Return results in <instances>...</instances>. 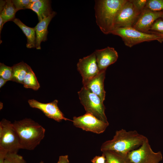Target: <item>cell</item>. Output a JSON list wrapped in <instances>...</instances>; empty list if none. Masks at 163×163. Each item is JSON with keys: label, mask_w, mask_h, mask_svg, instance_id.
<instances>
[{"label": "cell", "mask_w": 163, "mask_h": 163, "mask_svg": "<svg viewBox=\"0 0 163 163\" xmlns=\"http://www.w3.org/2000/svg\"><path fill=\"white\" fill-rule=\"evenodd\" d=\"M12 2L17 11L27 9L30 4V0H12Z\"/></svg>", "instance_id": "cell-25"}, {"label": "cell", "mask_w": 163, "mask_h": 163, "mask_svg": "<svg viewBox=\"0 0 163 163\" xmlns=\"http://www.w3.org/2000/svg\"><path fill=\"white\" fill-rule=\"evenodd\" d=\"M92 163H104L106 161L105 156L102 154L101 156H96L91 160Z\"/></svg>", "instance_id": "cell-28"}, {"label": "cell", "mask_w": 163, "mask_h": 163, "mask_svg": "<svg viewBox=\"0 0 163 163\" xmlns=\"http://www.w3.org/2000/svg\"><path fill=\"white\" fill-rule=\"evenodd\" d=\"M39 163H43V161H40V162H39Z\"/></svg>", "instance_id": "cell-36"}, {"label": "cell", "mask_w": 163, "mask_h": 163, "mask_svg": "<svg viewBox=\"0 0 163 163\" xmlns=\"http://www.w3.org/2000/svg\"><path fill=\"white\" fill-rule=\"evenodd\" d=\"M0 76L7 81H12L13 76L12 67L8 66L4 63H0Z\"/></svg>", "instance_id": "cell-22"}, {"label": "cell", "mask_w": 163, "mask_h": 163, "mask_svg": "<svg viewBox=\"0 0 163 163\" xmlns=\"http://www.w3.org/2000/svg\"><path fill=\"white\" fill-rule=\"evenodd\" d=\"M39 0H30V3H35L38 1Z\"/></svg>", "instance_id": "cell-34"}, {"label": "cell", "mask_w": 163, "mask_h": 163, "mask_svg": "<svg viewBox=\"0 0 163 163\" xmlns=\"http://www.w3.org/2000/svg\"><path fill=\"white\" fill-rule=\"evenodd\" d=\"M94 52L100 72L106 71L107 67L115 62L118 57L117 51L113 48L109 46L96 50Z\"/></svg>", "instance_id": "cell-13"}, {"label": "cell", "mask_w": 163, "mask_h": 163, "mask_svg": "<svg viewBox=\"0 0 163 163\" xmlns=\"http://www.w3.org/2000/svg\"><path fill=\"white\" fill-rule=\"evenodd\" d=\"M7 81L2 77H0V88H1Z\"/></svg>", "instance_id": "cell-31"}, {"label": "cell", "mask_w": 163, "mask_h": 163, "mask_svg": "<svg viewBox=\"0 0 163 163\" xmlns=\"http://www.w3.org/2000/svg\"><path fill=\"white\" fill-rule=\"evenodd\" d=\"M147 139L136 130L127 131L122 129L116 132L112 139L102 144L101 150L102 152L111 151L127 155L130 152L140 147Z\"/></svg>", "instance_id": "cell-1"}, {"label": "cell", "mask_w": 163, "mask_h": 163, "mask_svg": "<svg viewBox=\"0 0 163 163\" xmlns=\"http://www.w3.org/2000/svg\"><path fill=\"white\" fill-rule=\"evenodd\" d=\"M6 3V1L0 0V12L2 11Z\"/></svg>", "instance_id": "cell-32"}, {"label": "cell", "mask_w": 163, "mask_h": 163, "mask_svg": "<svg viewBox=\"0 0 163 163\" xmlns=\"http://www.w3.org/2000/svg\"><path fill=\"white\" fill-rule=\"evenodd\" d=\"M72 122L74 125L77 127L97 134L103 133L109 124V123L100 120L92 114L86 112L83 115L74 117Z\"/></svg>", "instance_id": "cell-9"}, {"label": "cell", "mask_w": 163, "mask_h": 163, "mask_svg": "<svg viewBox=\"0 0 163 163\" xmlns=\"http://www.w3.org/2000/svg\"><path fill=\"white\" fill-rule=\"evenodd\" d=\"M0 147L9 153H17L21 149L19 138L12 123L5 119L0 122Z\"/></svg>", "instance_id": "cell-6"}, {"label": "cell", "mask_w": 163, "mask_h": 163, "mask_svg": "<svg viewBox=\"0 0 163 163\" xmlns=\"http://www.w3.org/2000/svg\"><path fill=\"white\" fill-rule=\"evenodd\" d=\"M8 153L7 151L0 147V163H4L5 157Z\"/></svg>", "instance_id": "cell-29"}, {"label": "cell", "mask_w": 163, "mask_h": 163, "mask_svg": "<svg viewBox=\"0 0 163 163\" xmlns=\"http://www.w3.org/2000/svg\"><path fill=\"white\" fill-rule=\"evenodd\" d=\"M57 163H69L68 155H66L60 156Z\"/></svg>", "instance_id": "cell-30"}, {"label": "cell", "mask_w": 163, "mask_h": 163, "mask_svg": "<svg viewBox=\"0 0 163 163\" xmlns=\"http://www.w3.org/2000/svg\"><path fill=\"white\" fill-rule=\"evenodd\" d=\"M105 74L106 70L100 72L97 75L83 84V86L97 95L103 102L105 100L106 94L104 88Z\"/></svg>", "instance_id": "cell-14"}, {"label": "cell", "mask_w": 163, "mask_h": 163, "mask_svg": "<svg viewBox=\"0 0 163 163\" xmlns=\"http://www.w3.org/2000/svg\"><path fill=\"white\" fill-rule=\"evenodd\" d=\"M28 102L31 107L40 110L49 118L58 122L62 120L72 122V120L64 117L63 114L58 107V101L57 100L48 103H42L34 99L29 100Z\"/></svg>", "instance_id": "cell-11"}, {"label": "cell", "mask_w": 163, "mask_h": 163, "mask_svg": "<svg viewBox=\"0 0 163 163\" xmlns=\"http://www.w3.org/2000/svg\"><path fill=\"white\" fill-rule=\"evenodd\" d=\"M150 30L156 31L158 33L163 34V20L161 19L157 20L152 25Z\"/></svg>", "instance_id": "cell-26"}, {"label": "cell", "mask_w": 163, "mask_h": 163, "mask_svg": "<svg viewBox=\"0 0 163 163\" xmlns=\"http://www.w3.org/2000/svg\"><path fill=\"white\" fill-rule=\"evenodd\" d=\"M23 84L26 88H30L34 90H37L40 85L34 72L30 67L24 79Z\"/></svg>", "instance_id": "cell-21"}, {"label": "cell", "mask_w": 163, "mask_h": 163, "mask_svg": "<svg viewBox=\"0 0 163 163\" xmlns=\"http://www.w3.org/2000/svg\"><path fill=\"white\" fill-rule=\"evenodd\" d=\"M111 34L120 37L125 45L129 47L144 42L156 40L161 43L163 41V37L156 34L142 32L132 27L115 28Z\"/></svg>", "instance_id": "cell-4"}, {"label": "cell", "mask_w": 163, "mask_h": 163, "mask_svg": "<svg viewBox=\"0 0 163 163\" xmlns=\"http://www.w3.org/2000/svg\"><path fill=\"white\" fill-rule=\"evenodd\" d=\"M161 18L163 19V14L162 15Z\"/></svg>", "instance_id": "cell-37"}, {"label": "cell", "mask_w": 163, "mask_h": 163, "mask_svg": "<svg viewBox=\"0 0 163 163\" xmlns=\"http://www.w3.org/2000/svg\"><path fill=\"white\" fill-rule=\"evenodd\" d=\"M4 163H27L23 157L17 153L8 152Z\"/></svg>", "instance_id": "cell-24"}, {"label": "cell", "mask_w": 163, "mask_h": 163, "mask_svg": "<svg viewBox=\"0 0 163 163\" xmlns=\"http://www.w3.org/2000/svg\"><path fill=\"white\" fill-rule=\"evenodd\" d=\"M27 9H31L37 14L39 22L47 17L53 11L51 7V1L48 0H39L36 2L30 3Z\"/></svg>", "instance_id": "cell-16"}, {"label": "cell", "mask_w": 163, "mask_h": 163, "mask_svg": "<svg viewBox=\"0 0 163 163\" xmlns=\"http://www.w3.org/2000/svg\"><path fill=\"white\" fill-rule=\"evenodd\" d=\"M163 14V11H153L145 7L133 27L140 31L148 33L153 23L161 18Z\"/></svg>", "instance_id": "cell-12"}, {"label": "cell", "mask_w": 163, "mask_h": 163, "mask_svg": "<svg viewBox=\"0 0 163 163\" xmlns=\"http://www.w3.org/2000/svg\"><path fill=\"white\" fill-rule=\"evenodd\" d=\"M13 21L20 28L26 36L27 40V47L35 48L36 34L35 27L27 26L18 18H15Z\"/></svg>", "instance_id": "cell-17"}, {"label": "cell", "mask_w": 163, "mask_h": 163, "mask_svg": "<svg viewBox=\"0 0 163 163\" xmlns=\"http://www.w3.org/2000/svg\"><path fill=\"white\" fill-rule=\"evenodd\" d=\"M78 93L81 103L86 113L92 114L100 120L108 123L105 113V107L104 102L98 96L84 86Z\"/></svg>", "instance_id": "cell-5"}, {"label": "cell", "mask_w": 163, "mask_h": 163, "mask_svg": "<svg viewBox=\"0 0 163 163\" xmlns=\"http://www.w3.org/2000/svg\"><path fill=\"white\" fill-rule=\"evenodd\" d=\"M102 152L107 163H133L127 155L111 151H105Z\"/></svg>", "instance_id": "cell-19"}, {"label": "cell", "mask_w": 163, "mask_h": 163, "mask_svg": "<svg viewBox=\"0 0 163 163\" xmlns=\"http://www.w3.org/2000/svg\"><path fill=\"white\" fill-rule=\"evenodd\" d=\"M141 12L131 0H127L117 15L114 23V29L119 27H133Z\"/></svg>", "instance_id": "cell-8"}, {"label": "cell", "mask_w": 163, "mask_h": 163, "mask_svg": "<svg viewBox=\"0 0 163 163\" xmlns=\"http://www.w3.org/2000/svg\"><path fill=\"white\" fill-rule=\"evenodd\" d=\"M145 7L153 11H163V0H147Z\"/></svg>", "instance_id": "cell-23"}, {"label": "cell", "mask_w": 163, "mask_h": 163, "mask_svg": "<svg viewBox=\"0 0 163 163\" xmlns=\"http://www.w3.org/2000/svg\"><path fill=\"white\" fill-rule=\"evenodd\" d=\"M155 34H156L160 36H161V37H163V34H160L159 33H155Z\"/></svg>", "instance_id": "cell-35"}, {"label": "cell", "mask_w": 163, "mask_h": 163, "mask_svg": "<svg viewBox=\"0 0 163 163\" xmlns=\"http://www.w3.org/2000/svg\"><path fill=\"white\" fill-rule=\"evenodd\" d=\"M30 66L24 62L12 66L13 76L12 81L23 84L24 79Z\"/></svg>", "instance_id": "cell-18"}, {"label": "cell", "mask_w": 163, "mask_h": 163, "mask_svg": "<svg viewBox=\"0 0 163 163\" xmlns=\"http://www.w3.org/2000/svg\"><path fill=\"white\" fill-rule=\"evenodd\" d=\"M127 156L133 163H159L163 158L161 152L153 151L148 139L139 148L129 152Z\"/></svg>", "instance_id": "cell-7"}, {"label": "cell", "mask_w": 163, "mask_h": 163, "mask_svg": "<svg viewBox=\"0 0 163 163\" xmlns=\"http://www.w3.org/2000/svg\"><path fill=\"white\" fill-rule=\"evenodd\" d=\"M127 0H97L95 1L96 21L104 34H111L119 11Z\"/></svg>", "instance_id": "cell-3"}, {"label": "cell", "mask_w": 163, "mask_h": 163, "mask_svg": "<svg viewBox=\"0 0 163 163\" xmlns=\"http://www.w3.org/2000/svg\"><path fill=\"white\" fill-rule=\"evenodd\" d=\"M77 66V70L82 77L83 84L96 76L100 72L94 52L79 59Z\"/></svg>", "instance_id": "cell-10"}, {"label": "cell", "mask_w": 163, "mask_h": 163, "mask_svg": "<svg viewBox=\"0 0 163 163\" xmlns=\"http://www.w3.org/2000/svg\"><path fill=\"white\" fill-rule=\"evenodd\" d=\"M107 163L106 162H105V163Z\"/></svg>", "instance_id": "cell-38"}, {"label": "cell", "mask_w": 163, "mask_h": 163, "mask_svg": "<svg viewBox=\"0 0 163 163\" xmlns=\"http://www.w3.org/2000/svg\"><path fill=\"white\" fill-rule=\"evenodd\" d=\"M12 124L19 138L21 149L33 150L44 137L45 129L30 118L15 121Z\"/></svg>", "instance_id": "cell-2"}, {"label": "cell", "mask_w": 163, "mask_h": 163, "mask_svg": "<svg viewBox=\"0 0 163 163\" xmlns=\"http://www.w3.org/2000/svg\"><path fill=\"white\" fill-rule=\"evenodd\" d=\"M131 1L136 8L141 12L145 8L147 1V0H132Z\"/></svg>", "instance_id": "cell-27"}, {"label": "cell", "mask_w": 163, "mask_h": 163, "mask_svg": "<svg viewBox=\"0 0 163 163\" xmlns=\"http://www.w3.org/2000/svg\"><path fill=\"white\" fill-rule=\"evenodd\" d=\"M17 11L11 0L6 1V3L2 11L0 12L4 24L6 22L13 21L15 18V15Z\"/></svg>", "instance_id": "cell-20"}, {"label": "cell", "mask_w": 163, "mask_h": 163, "mask_svg": "<svg viewBox=\"0 0 163 163\" xmlns=\"http://www.w3.org/2000/svg\"><path fill=\"white\" fill-rule=\"evenodd\" d=\"M4 24L3 22V20L1 16H0V34H1V32L3 28V25Z\"/></svg>", "instance_id": "cell-33"}, {"label": "cell", "mask_w": 163, "mask_h": 163, "mask_svg": "<svg viewBox=\"0 0 163 163\" xmlns=\"http://www.w3.org/2000/svg\"><path fill=\"white\" fill-rule=\"evenodd\" d=\"M56 14V12L53 11L47 17L39 22L35 27L36 34L35 48L37 49H41L40 44L42 42H45L47 40L48 26Z\"/></svg>", "instance_id": "cell-15"}]
</instances>
